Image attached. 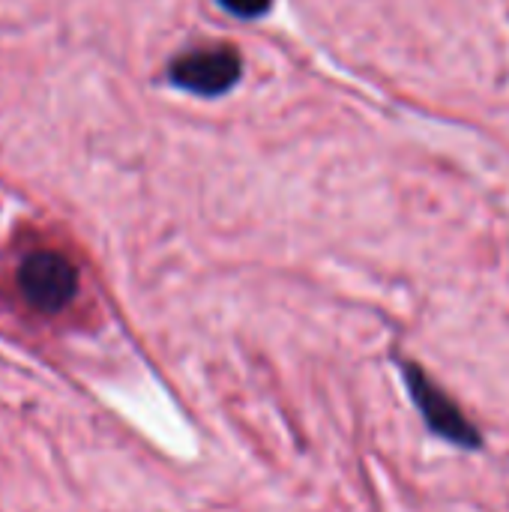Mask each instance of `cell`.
Masks as SVG:
<instances>
[{
    "label": "cell",
    "instance_id": "obj_1",
    "mask_svg": "<svg viewBox=\"0 0 509 512\" xmlns=\"http://www.w3.org/2000/svg\"><path fill=\"white\" fill-rule=\"evenodd\" d=\"M18 288L39 312H60L78 291L75 267L57 252H30L18 267Z\"/></svg>",
    "mask_w": 509,
    "mask_h": 512
},
{
    "label": "cell",
    "instance_id": "obj_2",
    "mask_svg": "<svg viewBox=\"0 0 509 512\" xmlns=\"http://www.w3.org/2000/svg\"><path fill=\"white\" fill-rule=\"evenodd\" d=\"M243 60L231 45L189 51L171 63V81L198 96H219L240 81Z\"/></svg>",
    "mask_w": 509,
    "mask_h": 512
},
{
    "label": "cell",
    "instance_id": "obj_3",
    "mask_svg": "<svg viewBox=\"0 0 509 512\" xmlns=\"http://www.w3.org/2000/svg\"><path fill=\"white\" fill-rule=\"evenodd\" d=\"M408 384H411V393H414V399H417V405L423 408V414H426V420H429V426L435 429V432H441V435H447L450 441H459V444H465V447H474L477 444V438H474V432L468 429V423L462 420V414L450 405V399L444 396V393H438L417 369H408Z\"/></svg>",
    "mask_w": 509,
    "mask_h": 512
},
{
    "label": "cell",
    "instance_id": "obj_4",
    "mask_svg": "<svg viewBox=\"0 0 509 512\" xmlns=\"http://www.w3.org/2000/svg\"><path fill=\"white\" fill-rule=\"evenodd\" d=\"M219 3L240 18H258L270 9V0H219Z\"/></svg>",
    "mask_w": 509,
    "mask_h": 512
}]
</instances>
